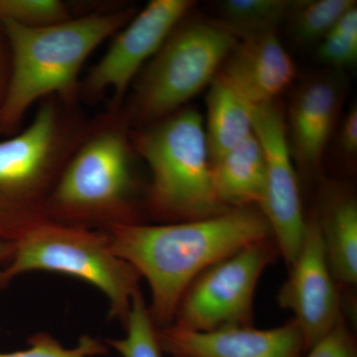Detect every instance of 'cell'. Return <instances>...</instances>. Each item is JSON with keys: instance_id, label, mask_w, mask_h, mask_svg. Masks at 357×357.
Here are the masks:
<instances>
[{"instance_id": "cell-1", "label": "cell", "mask_w": 357, "mask_h": 357, "mask_svg": "<svg viewBox=\"0 0 357 357\" xmlns=\"http://www.w3.org/2000/svg\"><path fill=\"white\" fill-rule=\"evenodd\" d=\"M105 234L114 255L149 284L148 309L156 328L173 325L183 296L204 270L249 244L272 237L258 206L190 222L115 225Z\"/></svg>"}, {"instance_id": "cell-2", "label": "cell", "mask_w": 357, "mask_h": 357, "mask_svg": "<svg viewBox=\"0 0 357 357\" xmlns=\"http://www.w3.org/2000/svg\"><path fill=\"white\" fill-rule=\"evenodd\" d=\"M136 7H102L59 24L31 28L1 21L11 51V77L0 112V138L22 130L33 105L56 96L79 103L82 68L105 40L135 16Z\"/></svg>"}, {"instance_id": "cell-3", "label": "cell", "mask_w": 357, "mask_h": 357, "mask_svg": "<svg viewBox=\"0 0 357 357\" xmlns=\"http://www.w3.org/2000/svg\"><path fill=\"white\" fill-rule=\"evenodd\" d=\"M123 103L89 119L83 138L63 169L49 203L50 222L103 229L138 223V157Z\"/></svg>"}, {"instance_id": "cell-4", "label": "cell", "mask_w": 357, "mask_h": 357, "mask_svg": "<svg viewBox=\"0 0 357 357\" xmlns=\"http://www.w3.org/2000/svg\"><path fill=\"white\" fill-rule=\"evenodd\" d=\"M88 121L81 103L52 96L27 128L0 140V241L17 243L50 222L52 194Z\"/></svg>"}, {"instance_id": "cell-5", "label": "cell", "mask_w": 357, "mask_h": 357, "mask_svg": "<svg viewBox=\"0 0 357 357\" xmlns=\"http://www.w3.org/2000/svg\"><path fill=\"white\" fill-rule=\"evenodd\" d=\"M138 157L149 168L145 208L162 223L190 222L229 211L218 201L204 122L199 110L183 107L161 121L131 129Z\"/></svg>"}, {"instance_id": "cell-6", "label": "cell", "mask_w": 357, "mask_h": 357, "mask_svg": "<svg viewBox=\"0 0 357 357\" xmlns=\"http://www.w3.org/2000/svg\"><path fill=\"white\" fill-rule=\"evenodd\" d=\"M238 42L215 21H181L135 77L124 109L132 128L161 121L210 86Z\"/></svg>"}, {"instance_id": "cell-7", "label": "cell", "mask_w": 357, "mask_h": 357, "mask_svg": "<svg viewBox=\"0 0 357 357\" xmlns=\"http://www.w3.org/2000/svg\"><path fill=\"white\" fill-rule=\"evenodd\" d=\"M59 272L102 291L110 314L126 325L140 274L115 255L105 232L53 222L42 223L15 243L13 258L0 269V290L26 272Z\"/></svg>"}, {"instance_id": "cell-8", "label": "cell", "mask_w": 357, "mask_h": 357, "mask_svg": "<svg viewBox=\"0 0 357 357\" xmlns=\"http://www.w3.org/2000/svg\"><path fill=\"white\" fill-rule=\"evenodd\" d=\"M272 238L249 244L204 270L185 291L172 326L199 333L252 326L255 289L279 252Z\"/></svg>"}, {"instance_id": "cell-9", "label": "cell", "mask_w": 357, "mask_h": 357, "mask_svg": "<svg viewBox=\"0 0 357 357\" xmlns=\"http://www.w3.org/2000/svg\"><path fill=\"white\" fill-rule=\"evenodd\" d=\"M195 6L192 0H151L114 35L100 62L81 79L79 102L96 105L112 93L109 102L122 105L131 84L154 57L173 30Z\"/></svg>"}, {"instance_id": "cell-10", "label": "cell", "mask_w": 357, "mask_h": 357, "mask_svg": "<svg viewBox=\"0 0 357 357\" xmlns=\"http://www.w3.org/2000/svg\"><path fill=\"white\" fill-rule=\"evenodd\" d=\"M253 128L265 159V177L259 210L266 218L279 253L290 267L304 237L299 182L289 147L286 115L280 102L251 105Z\"/></svg>"}, {"instance_id": "cell-11", "label": "cell", "mask_w": 357, "mask_h": 357, "mask_svg": "<svg viewBox=\"0 0 357 357\" xmlns=\"http://www.w3.org/2000/svg\"><path fill=\"white\" fill-rule=\"evenodd\" d=\"M290 268V276L279 293V304L295 314L305 351H309L342 318L316 213L307 218L302 245Z\"/></svg>"}, {"instance_id": "cell-12", "label": "cell", "mask_w": 357, "mask_h": 357, "mask_svg": "<svg viewBox=\"0 0 357 357\" xmlns=\"http://www.w3.org/2000/svg\"><path fill=\"white\" fill-rule=\"evenodd\" d=\"M347 82L342 70L307 77L294 91L286 117L294 164L304 175L318 172L342 112Z\"/></svg>"}, {"instance_id": "cell-13", "label": "cell", "mask_w": 357, "mask_h": 357, "mask_svg": "<svg viewBox=\"0 0 357 357\" xmlns=\"http://www.w3.org/2000/svg\"><path fill=\"white\" fill-rule=\"evenodd\" d=\"M162 351L185 357H300L304 337L295 321L269 330L251 326L191 332L170 326L157 328Z\"/></svg>"}, {"instance_id": "cell-14", "label": "cell", "mask_w": 357, "mask_h": 357, "mask_svg": "<svg viewBox=\"0 0 357 357\" xmlns=\"http://www.w3.org/2000/svg\"><path fill=\"white\" fill-rule=\"evenodd\" d=\"M295 63L277 32L238 40L218 70V79L255 107L277 100L295 81Z\"/></svg>"}, {"instance_id": "cell-15", "label": "cell", "mask_w": 357, "mask_h": 357, "mask_svg": "<svg viewBox=\"0 0 357 357\" xmlns=\"http://www.w3.org/2000/svg\"><path fill=\"white\" fill-rule=\"evenodd\" d=\"M211 166L213 189L223 206L232 210L259 206L265 159L255 134Z\"/></svg>"}, {"instance_id": "cell-16", "label": "cell", "mask_w": 357, "mask_h": 357, "mask_svg": "<svg viewBox=\"0 0 357 357\" xmlns=\"http://www.w3.org/2000/svg\"><path fill=\"white\" fill-rule=\"evenodd\" d=\"M323 211L317 213L326 260L333 278L347 285L357 283V204L354 195L328 192Z\"/></svg>"}, {"instance_id": "cell-17", "label": "cell", "mask_w": 357, "mask_h": 357, "mask_svg": "<svg viewBox=\"0 0 357 357\" xmlns=\"http://www.w3.org/2000/svg\"><path fill=\"white\" fill-rule=\"evenodd\" d=\"M204 124L211 163L255 134L251 105L213 79L206 93Z\"/></svg>"}, {"instance_id": "cell-18", "label": "cell", "mask_w": 357, "mask_h": 357, "mask_svg": "<svg viewBox=\"0 0 357 357\" xmlns=\"http://www.w3.org/2000/svg\"><path fill=\"white\" fill-rule=\"evenodd\" d=\"M291 0H223L218 2L222 27L238 40L277 32Z\"/></svg>"}, {"instance_id": "cell-19", "label": "cell", "mask_w": 357, "mask_h": 357, "mask_svg": "<svg viewBox=\"0 0 357 357\" xmlns=\"http://www.w3.org/2000/svg\"><path fill=\"white\" fill-rule=\"evenodd\" d=\"M356 0H291L287 15L291 34L302 46L319 44Z\"/></svg>"}, {"instance_id": "cell-20", "label": "cell", "mask_w": 357, "mask_h": 357, "mask_svg": "<svg viewBox=\"0 0 357 357\" xmlns=\"http://www.w3.org/2000/svg\"><path fill=\"white\" fill-rule=\"evenodd\" d=\"M126 335L121 340H109L107 344L122 357H162L149 309L140 290L134 294L126 321Z\"/></svg>"}, {"instance_id": "cell-21", "label": "cell", "mask_w": 357, "mask_h": 357, "mask_svg": "<svg viewBox=\"0 0 357 357\" xmlns=\"http://www.w3.org/2000/svg\"><path fill=\"white\" fill-rule=\"evenodd\" d=\"M317 58L328 69L342 70L357 62V6L347 10L318 45Z\"/></svg>"}, {"instance_id": "cell-22", "label": "cell", "mask_w": 357, "mask_h": 357, "mask_svg": "<svg viewBox=\"0 0 357 357\" xmlns=\"http://www.w3.org/2000/svg\"><path fill=\"white\" fill-rule=\"evenodd\" d=\"M72 17L69 4L61 0H0V21L25 27H47Z\"/></svg>"}, {"instance_id": "cell-23", "label": "cell", "mask_w": 357, "mask_h": 357, "mask_svg": "<svg viewBox=\"0 0 357 357\" xmlns=\"http://www.w3.org/2000/svg\"><path fill=\"white\" fill-rule=\"evenodd\" d=\"M107 352V347L96 338L83 337L74 349H65L50 335H36L30 340L29 349L0 354V357H96Z\"/></svg>"}, {"instance_id": "cell-24", "label": "cell", "mask_w": 357, "mask_h": 357, "mask_svg": "<svg viewBox=\"0 0 357 357\" xmlns=\"http://www.w3.org/2000/svg\"><path fill=\"white\" fill-rule=\"evenodd\" d=\"M309 351L307 357H357L354 337L342 317L325 337L312 345Z\"/></svg>"}, {"instance_id": "cell-25", "label": "cell", "mask_w": 357, "mask_h": 357, "mask_svg": "<svg viewBox=\"0 0 357 357\" xmlns=\"http://www.w3.org/2000/svg\"><path fill=\"white\" fill-rule=\"evenodd\" d=\"M338 153L345 162L356 163L357 157V105H352L340 123L337 134Z\"/></svg>"}, {"instance_id": "cell-26", "label": "cell", "mask_w": 357, "mask_h": 357, "mask_svg": "<svg viewBox=\"0 0 357 357\" xmlns=\"http://www.w3.org/2000/svg\"><path fill=\"white\" fill-rule=\"evenodd\" d=\"M11 77V51L3 24L0 21V112L6 102Z\"/></svg>"}, {"instance_id": "cell-27", "label": "cell", "mask_w": 357, "mask_h": 357, "mask_svg": "<svg viewBox=\"0 0 357 357\" xmlns=\"http://www.w3.org/2000/svg\"><path fill=\"white\" fill-rule=\"evenodd\" d=\"M15 243H6V241H0V264L1 263L9 262L13 258Z\"/></svg>"}, {"instance_id": "cell-28", "label": "cell", "mask_w": 357, "mask_h": 357, "mask_svg": "<svg viewBox=\"0 0 357 357\" xmlns=\"http://www.w3.org/2000/svg\"><path fill=\"white\" fill-rule=\"evenodd\" d=\"M173 357H185V356H173Z\"/></svg>"}]
</instances>
